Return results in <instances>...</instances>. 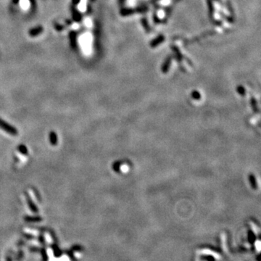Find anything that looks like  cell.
<instances>
[{
	"label": "cell",
	"mask_w": 261,
	"mask_h": 261,
	"mask_svg": "<svg viewBox=\"0 0 261 261\" xmlns=\"http://www.w3.org/2000/svg\"><path fill=\"white\" fill-rule=\"evenodd\" d=\"M0 129L5 131L7 134L12 135V136H17L18 134V131L16 129L15 127L9 124L2 118H0Z\"/></svg>",
	"instance_id": "obj_1"
},
{
	"label": "cell",
	"mask_w": 261,
	"mask_h": 261,
	"mask_svg": "<svg viewBox=\"0 0 261 261\" xmlns=\"http://www.w3.org/2000/svg\"><path fill=\"white\" fill-rule=\"evenodd\" d=\"M43 30L44 28L42 26H37L36 27V28L31 29L28 31V34L30 35V36L34 37V36H39L40 34H41V33L43 32Z\"/></svg>",
	"instance_id": "obj_2"
},
{
	"label": "cell",
	"mask_w": 261,
	"mask_h": 261,
	"mask_svg": "<svg viewBox=\"0 0 261 261\" xmlns=\"http://www.w3.org/2000/svg\"><path fill=\"white\" fill-rule=\"evenodd\" d=\"M49 138H50V144L52 146H56L57 145V142H58L57 136V134L55 132H54V131H50Z\"/></svg>",
	"instance_id": "obj_3"
},
{
	"label": "cell",
	"mask_w": 261,
	"mask_h": 261,
	"mask_svg": "<svg viewBox=\"0 0 261 261\" xmlns=\"http://www.w3.org/2000/svg\"><path fill=\"white\" fill-rule=\"evenodd\" d=\"M24 220L26 222L30 223H38L42 220V218L40 216H25Z\"/></svg>",
	"instance_id": "obj_4"
},
{
	"label": "cell",
	"mask_w": 261,
	"mask_h": 261,
	"mask_svg": "<svg viewBox=\"0 0 261 261\" xmlns=\"http://www.w3.org/2000/svg\"><path fill=\"white\" fill-rule=\"evenodd\" d=\"M26 199H27V202H28V205L29 206V207H30L31 210L33 213H38V212H39V210H38L37 206L34 203V202L31 200V198L29 197H27Z\"/></svg>",
	"instance_id": "obj_5"
},
{
	"label": "cell",
	"mask_w": 261,
	"mask_h": 261,
	"mask_svg": "<svg viewBox=\"0 0 261 261\" xmlns=\"http://www.w3.org/2000/svg\"><path fill=\"white\" fill-rule=\"evenodd\" d=\"M70 40L71 47L73 49H75L76 47V34L74 31L70 33Z\"/></svg>",
	"instance_id": "obj_6"
},
{
	"label": "cell",
	"mask_w": 261,
	"mask_h": 261,
	"mask_svg": "<svg viewBox=\"0 0 261 261\" xmlns=\"http://www.w3.org/2000/svg\"><path fill=\"white\" fill-rule=\"evenodd\" d=\"M73 17L74 21L76 22H79L81 20V14L75 9H73Z\"/></svg>",
	"instance_id": "obj_7"
},
{
	"label": "cell",
	"mask_w": 261,
	"mask_h": 261,
	"mask_svg": "<svg viewBox=\"0 0 261 261\" xmlns=\"http://www.w3.org/2000/svg\"><path fill=\"white\" fill-rule=\"evenodd\" d=\"M18 151H19L22 155H26L28 153V149H27V147H25L24 145H21L18 147Z\"/></svg>",
	"instance_id": "obj_8"
},
{
	"label": "cell",
	"mask_w": 261,
	"mask_h": 261,
	"mask_svg": "<svg viewBox=\"0 0 261 261\" xmlns=\"http://www.w3.org/2000/svg\"><path fill=\"white\" fill-rule=\"evenodd\" d=\"M52 248H53V251H54V255H55V257H60V256H61V255H62V251L60 250V248L57 247V245H53L52 246Z\"/></svg>",
	"instance_id": "obj_9"
},
{
	"label": "cell",
	"mask_w": 261,
	"mask_h": 261,
	"mask_svg": "<svg viewBox=\"0 0 261 261\" xmlns=\"http://www.w3.org/2000/svg\"><path fill=\"white\" fill-rule=\"evenodd\" d=\"M41 254H42V257L43 259L44 260H47L48 258H47V254L46 253V250H45V249H42L41 250Z\"/></svg>",
	"instance_id": "obj_10"
},
{
	"label": "cell",
	"mask_w": 261,
	"mask_h": 261,
	"mask_svg": "<svg viewBox=\"0 0 261 261\" xmlns=\"http://www.w3.org/2000/svg\"><path fill=\"white\" fill-rule=\"evenodd\" d=\"M81 249H82L81 246L80 245H75L72 247L73 250H76V251H81Z\"/></svg>",
	"instance_id": "obj_11"
},
{
	"label": "cell",
	"mask_w": 261,
	"mask_h": 261,
	"mask_svg": "<svg viewBox=\"0 0 261 261\" xmlns=\"http://www.w3.org/2000/svg\"><path fill=\"white\" fill-rule=\"evenodd\" d=\"M56 28H57V30H59V31H60V30H62V28H63V27L62 26H60V25H58L57 26H56Z\"/></svg>",
	"instance_id": "obj_12"
},
{
	"label": "cell",
	"mask_w": 261,
	"mask_h": 261,
	"mask_svg": "<svg viewBox=\"0 0 261 261\" xmlns=\"http://www.w3.org/2000/svg\"><path fill=\"white\" fill-rule=\"evenodd\" d=\"M80 2V0H73V3L74 4V5H76V4H78Z\"/></svg>",
	"instance_id": "obj_13"
},
{
	"label": "cell",
	"mask_w": 261,
	"mask_h": 261,
	"mask_svg": "<svg viewBox=\"0 0 261 261\" xmlns=\"http://www.w3.org/2000/svg\"><path fill=\"white\" fill-rule=\"evenodd\" d=\"M39 241H40V242H42V243L44 242V237H43L42 236L39 237Z\"/></svg>",
	"instance_id": "obj_14"
},
{
	"label": "cell",
	"mask_w": 261,
	"mask_h": 261,
	"mask_svg": "<svg viewBox=\"0 0 261 261\" xmlns=\"http://www.w3.org/2000/svg\"><path fill=\"white\" fill-rule=\"evenodd\" d=\"M18 2H19V0H13V3L14 4H18Z\"/></svg>",
	"instance_id": "obj_15"
},
{
	"label": "cell",
	"mask_w": 261,
	"mask_h": 261,
	"mask_svg": "<svg viewBox=\"0 0 261 261\" xmlns=\"http://www.w3.org/2000/svg\"><path fill=\"white\" fill-rule=\"evenodd\" d=\"M30 2L31 3H33V4H34V0H30Z\"/></svg>",
	"instance_id": "obj_16"
}]
</instances>
